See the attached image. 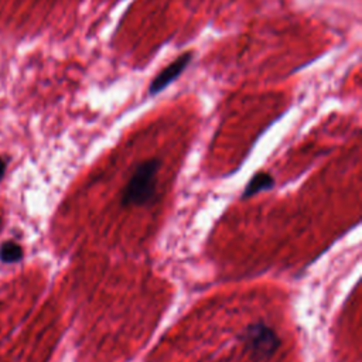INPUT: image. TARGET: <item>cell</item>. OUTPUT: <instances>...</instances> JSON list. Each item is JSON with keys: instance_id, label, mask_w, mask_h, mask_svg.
Wrapping results in <instances>:
<instances>
[{"instance_id": "7a4b0ae2", "label": "cell", "mask_w": 362, "mask_h": 362, "mask_svg": "<svg viewBox=\"0 0 362 362\" xmlns=\"http://www.w3.org/2000/svg\"><path fill=\"white\" fill-rule=\"evenodd\" d=\"M240 339L249 355L257 361L269 359L280 346V337L277 332L263 321L253 322L242 332Z\"/></svg>"}, {"instance_id": "277c9868", "label": "cell", "mask_w": 362, "mask_h": 362, "mask_svg": "<svg viewBox=\"0 0 362 362\" xmlns=\"http://www.w3.org/2000/svg\"><path fill=\"white\" fill-rule=\"evenodd\" d=\"M273 177L270 175V174H267V173H259V174H256L252 180H250V182L247 184V187H246V189H245V192H243V198H247V197H250V195H253V194H257V192H260V191H263V189H267V188H272V185H273Z\"/></svg>"}, {"instance_id": "3957f363", "label": "cell", "mask_w": 362, "mask_h": 362, "mask_svg": "<svg viewBox=\"0 0 362 362\" xmlns=\"http://www.w3.org/2000/svg\"><path fill=\"white\" fill-rule=\"evenodd\" d=\"M191 61V54L185 52L180 57H177L171 64H168L165 68H163L151 81L150 86H148V93L150 95H156L158 92H161L165 86H168L174 79H177L181 72L187 68V65Z\"/></svg>"}, {"instance_id": "5b68a950", "label": "cell", "mask_w": 362, "mask_h": 362, "mask_svg": "<svg viewBox=\"0 0 362 362\" xmlns=\"http://www.w3.org/2000/svg\"><path fill=\"white\" fill-rule=\"evenodd\" d=\"M23 257V247L13 242V240H7L4 243H1L0 246V260L4 263H16L18 260H21Z\"/></svg>"}, {"instance_id": "6da1fadb", "label": "cell", "mask_w": 362, "mask_h": 362, "mask_svg": "<svg viewBox=\"0 0 362 362\" xmlns=\"http://www.w3.org/2000/svg\"><path fill=\"white\" fill-rule=\"evenodd\" d=\"M158 168L160 161L157 158L143 160L136 165L122 192L120 202L123 206L146 205L154 197Z\"/></svg>"}, {"instance_id": "8992f818", "label": "cell", "mask_w": 362, "mask_h": 362, "mask_svg": "<svg viewBox=\"0 0 362 362\" xmlns=\"http://www.w3.org/2000/svg\"><path fill=\"white\" fill-rule=\"evenodd\" d=\"M4 173H6V161L0 157V181L4 177Z\"/></svg>"}]
</instances>
